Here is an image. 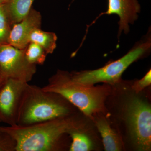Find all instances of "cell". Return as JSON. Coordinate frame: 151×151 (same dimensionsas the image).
<instances>
[{
    "label": "cell",
    "instance_id": "6da1fadb",
    "mask_svg": "<svg viewBox=\"0 0 151 151\" xmlns=\"http://www.w3.org/2000/svg\"><path fill=\"white\" fill-rule=\"evenodd\" d=\"M17 142L16 151H55L62 147L65 134L78 128L70 116L27 126L0 127Z\"/></svg>",
    "mask_w": 151,
    "mask_h": 151
},
{
    "label": "cell",
    "instance_id": "3957f363",
    "mask_svg": "<svg viewBox=\"0 0 151 151\" xmlns=\"http://www.w3.org/2000/svg\"><path fill=\"white\" fill-rule=\"evenodd\" d=\"M42 88L61 95L87 116H92L103 107L104 95L102 90L76 83L65 71L58 70Z\"/></svg>",
    "mask_w": 151,
    "mask_h": 151
},
{
    "label": "cell",
    "instance_id": "277c9868",
    "mask_svg": "<svg viewBox=\"0 0 151 151\" xmlns=\"http://www.w3.org/2000/svg\"><path fill=\"white\" fill-rule=\"evenodd\" d=\"M150 36L137 44L124 56L96 70H85L70 73L71 80L84 86H92L99 82L114 84L119 81L122 74L132 63L150 51Z\"/></svg>",
    "mask_w": 151,
    "mask_h": 151
},
{
    "label": "cell",
    "instance_id": "5bb4252c",
    "mask_svg": "<svg viewBox=\"0 0 151 151\" xmlns=\"http://www.w3.org/2000/svg\"><path fill=\"white\" fill-rule=\"evenodd\" d=\"M26 58L31 64L43 65L47 55L45 50L39 45L34 42H29L24 49Z\"/></svg>",
    "mask_w": 151,
    "mask_h": 151
},
{
    "label": "cell",
    "instance_id": "7c38bea8",
    "mask_svg": "<svg viewBox=\"0 0 151 151\" xmlns=\"http://www.w3.org/2000/svg\"><path fill=\"white\" fill-rule=\"evenodd\" d=\"M57 37L54 32L42 30L40 28L36 29L31 34L29 42L37 44L45 50L47 54H52L57 46Z\"/></svg>",
    "mask_w": 151,
    "mask_h": 151
},
{
    "label": "cell",
    "instance_id": "52a82bcc",
    "mask_svg": "<svg viewBox=\"0 0 151 151\" xmlns=\"http://www.w3.org/2000/svg\"><path fill=\"white\" fill-rule=\"evenodd\" d=\"M27 83L7 78L0 89V122L9 126L17 125L19 110Z\"/></svg>",
    "mask_w": 151,
    "mask_h": 151
},
{
    "label": "cell",
    "instance_id": "9c48e42d",
    "mask_svg": "<svg viewBox=\"0 0 151 151\" xmlns=\"http://www.w3.org/2000/svg\"><path fill=\"white\" fill-rule=\"evenodd\" d=\"M42 16L39 12L32 8L20 22L11 29L8 44L20 49H24L29 43L31 34L36 29L40 28Z\"/></svg>",
    "mask_w": 151,
    "mask_h": 151
},
{
    "label": "cell",
    "instance_id": "ac0fdd59",
    "mask_svg": "<svg viewBox=\"0 0 151 151\" xmlns=\"http://www.w3.org/2000/svg\"><path fill=\"white\" fill-rule=\"evenodd\" d=\"M6 79L4 76L3 75L2 73H1V70H0V89L2 88L5 82Z\"/></svg>",
    "mask_w": 151,
    "mask_h": 151
},
{
    "label": "cell",
    "instance_id": "30bf717a",
    "mask_svg": "<svg viewBox=\"0 0 151 151\" xmlns=\"http://www.w3.org/2000/svg\"><path fill=\"white\" fill-rule=\"evenodd\" d=\"M34 0H7L4 4L11 25L20 22L29 12Z\"/></svg>",
    "mask_w": 151,
    "mask_h": 151
},
{
    "label": "cell",
    "instance_id": "2e32d148",
    "mask_svg": "<svg viewBox=\"0 0 151 151\" xmlns=\"http://www.w3.org/2000/svg\"><path fill=\"white\" fill-rule=\"evenodd\" d=\"M16 149L15 139L0 127V151H16Z\"/></svg>",
    "mask_w": 151,
    "mask_h": 151
},
{
    "label": "cell",
    "instance_id": "9a60e30c",
    "mask_svg": "<svg viewBox=\"0 0 151 151\" xmlns=\"http://www.w3.org/2000/svg\"><path fill=\"white\" fill-rule=\"evenodd\" d=\"M12 26L4 4H0V44L8 43Z\"/></svg>",
    "mask_w": 151,
    "mask_h": 151
},
{
    "label": "cell",
    "instance_id": "4fadbf2b",
    "mask_svg": "<svg viewBox=\"0 0 151 151\" xmlns=\"http://www.w3.org/2000/svg\"><path fill=\"white\" fill-rule=\"evenodd\" d=\"M79 129V128H75L68 134L72 140L69 147V151L90 150L92 148V142L86 135L80 132Z\"/></svg>",
    "mask_w": 151,
    "mask_h": 151
},
{
    "label": "cell",
    "instance_id": "8992f818",
    "mask_svg": "<svg viewBox=\"0 0 151 151\" xmlns=\"http://www.w3.org/2000/svg\"><path fill=\"white\" fill-rule=\"evenodd\" d=\"M0 70L4 77L28 83L36 72V65L28 61L24 49L0 44Z\"/></svg>",
    "mask_w": 151,
    "mask_h": 151
},
{
    "label": "cell",
    "instance_id": "e0dca14e",
    "mask_svg": "<svg viewBox=\"0 0 151 151\" xmlns=\"http://www.w3.org/2000/svg\"><path fill=\"white\" fill-rule=\"evenodd\" d=\"M151 83V72L150 70L142 78L135 82L133 85V88L136 92H139L150 85Z\"/></svg>",
    "mask_w": 151,
    "mask_h": 151
},
{
    "label": "cell",
    "instance_id": "7a4b0ae2",
    "mask_svg": "<svg viewBox=\"0 0 151 151\" xmlns=\"http://www.w3.org/2000/svg\"><path fill=\"white\" fill-rule=\"evenodd\" d=\"M70 104L59 94L27 83L19 110L17 125L29 126L70 116L72 111Z\"/></svg>",
    "mask_w": 151,
    "mask_h": 151
},
{
    "label": "cell",
    "instance_id": "5b68a950",
    "mask_svg": "<svg viewBox=\"0 0 151 151\" xmlns=\"http://www.w3.org/2000/svg\"><path fill=\"white\" fill-rule=\"evenodd\" d=\"M127 123L136 147L140 151H150L151 146V110L148 103L137 97L128 103Z\"/></svg>",
    "mask_w": 151,
    "mask_h": 151
},
{
    "label": "cell",
    "instance_id": "8fae6325",
    "mask_svg": "<svg viewBox=\"0 0 151 151\" xmlns=\"http://www.w3.org/2000/svg\"><path fill=\"white\" fill-rule=\"evenodd\" d=\"M96 126L102 136L105 151H117L122 149V143L119 136L105 119H98Z\"/></svg>",
    "mask_w": 151,
    "mask_h": 151
},
{
    "label": "cell",
    "instance_id": "ba28073f",
    "mask_svg": "<svg viewBox=\"0 0 151 151\" xmlns=\"http://www.w3.org/2000/svg\"><path fill=\"white\" fill-rule=\"evenodd\" d=\"M141 6L138 0H108L106 14H116L119 17L118 37L122 32L127 34L130 31V25L137 19Z\"/></svg>",
    "mask_w": 151,
    "mask_h": 151
},
{
    "label": "cell",
    "instance_id": "d6986e66",
    "mask_svg": "<svg viewBox=\"0 0 151 151\" xmlns=\"http://www.w3.org/2000/svg\"><path fill=\"white\" fill-rule=\"evenodd\" d=\"M7 0H0V4H4L6 3Z\"/></svg>",
    "mask_w": 151,
    "mask_h": 151
}]
</instances>
